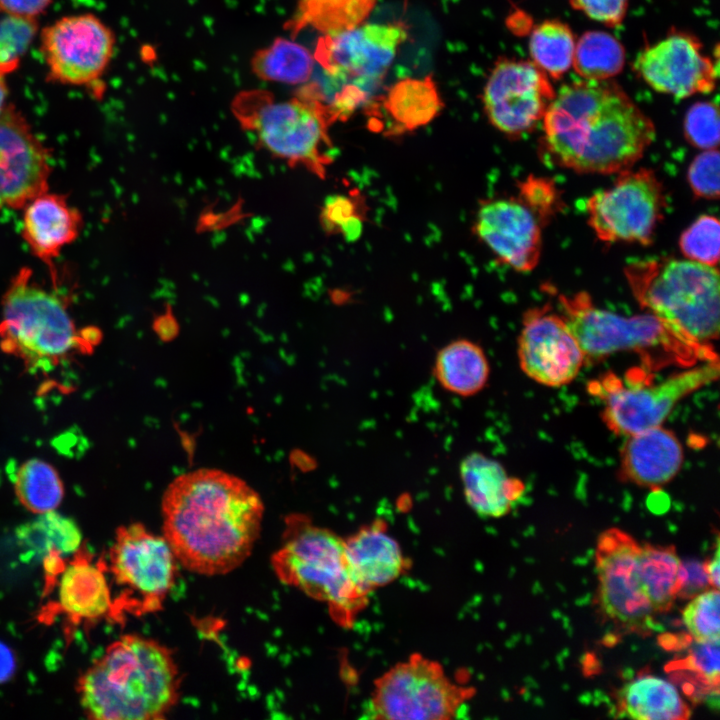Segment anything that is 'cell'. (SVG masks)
Here are the masks:
<instances>
[{
  "label": "cell",
  "mask_w": 720,
  "mask_h": 720,
  "mask_svg": "<svg viewBox=\"0 0 720 720\" xmlns=\"http://www.w3.org/2000/svg\"><path fill=\"white\" fill-rule=\"evenodd\" d=\"M517 354L526 376L548 387L572 382L586 361L563 316L546 307L524 314Z\"/></svg>",
  "instance_id": "17"
},
{
  "label": "cell",
  "mask_w": 720,
  "mask_h": 720,
  "mask_svg": "<svg viewBox=\"0 0 720 720\" xmlns=\"http://www.w3.org/2000/svg\"><path fill=\"white\" fill-rule=\"evenodd\" d=\"M282 544L271 563L279 580L328 606L333 620L351 627L367 606L369 594L350 572L344 538L302 514L285 520Z\"/></svg>",
  "instance_id": "5"
},
{
  "label": "cell",
  "mask_w": 720,
  "mask_h": 720,
  "mask_svg": "<svg viewBox=\"0 0 720 720\" xmlns=\"http://www.w3.org/2000/svg\"><path fill=\"white\" fill-rule=\"evenodd\" d=\"M719 602L718 589H707L691 598L683 610V623L695 641L719 639Z\"/></svg>",
  "instance_id": "40"
},
{
  "label": "cell",
  "mask_w": 720,
  "mask_h": 720,
  "mask_svg": "<svg viewBox=\"0 0 720 720\" xmlns=\"http://www.w3.org/2000/svg\"><path fill=\"white\" fill-rule=\"evenodd\" d=\"M473 232L503 264L518 272H530L538 264L541 223L519 198L482 201Z\"/></svg>",
  "instance_id": "20"
},
{
  "label": "cell",
  "mask_w": 720,
  "mask_h": 720,
  "mask_svg": "<svg viewBox=\"0 0 720 720\" xmlns=\"http://www.w3.org/2000/svg\"><path fill=\"white\" fill-rule=\"evenodd\" d=\"M177 559L163 535L148 531L142 524L120 527L110 549V565L119 585L139 597L142 612L159 610L172 588Z\"/></svg>",
  "instance_id": "16"
},
{
  "label": "cell",
  "mask_w": 720,
  "mask_h": 720,
  "mask_svg": "<svg viewBox=\"0 0 720 720\" xmlns=\"http://www.w3.org/2000/svg\"><path fill=\"white\" fill-rule=\"evenodd\" d=\"M377 0H299L288 26L296 35L312 28L323 35L345 31L365 23Z\"/></svg>",
  "instance_id": "31"
},
{
  "label": "cell",
  "mask_w": 720,
  "mask_h": 720,
  "mask_svg": "<svg viewBox=\"0 0 720 720\" xmlns=\"http://www.w3.org/2000/svg\"><path fill=\"white\" fill-rule=\"evenodd\" d=\"M629 0H570L572 7L609 27L620 25Z\"/></svg>",
  "instance_id": "44"
},
{
  "label": "cell",
  "mask_w": 720,
  "mask_h": 720,
  "mask_svg": "<svg viewBox=\"0 0 720 720\" xmlns=\"http://www.w3.org/2000/svg\"><path fill=\"white\" fill-rule=\"evenodd\" d=\"M719 152L704 150L688 168V182L693 193L707 200L719 198Z\"/></svg>",
  "instance_id": "43"
},
{
  "label": "cell",
  "mask_w": 720,
  "mask_h": 720,
  "mask_svg": "<svg viewBox=\"0 0 720 720\" xmlns=\"http://www.w3.org/2000/svg\"><path fill=\"white\" fill-rule=\"evenodd\" d=\"M617 717L638 720H685L691 709L676 686L658 676L642 674L616 694Z\"/></svg>",
  "instance_id": "25"
},
{
  "label": "cell",
  "mask_w": 720,
  "mask_h": 720,
  "mask_svg": "<svg viewBox=\"0 0 720 720\" xmlns=\"http://www.w3.org/2000/svg\"><path fill=\"white\" fill-rule=\"evenodd\" d=\"M364 210L359 197L336 194L329 196L320 211V223L329 234H339L347 241L357 240L363 230Z\"/></svg>",
  "instance_id": "37"
},
{
  "label": "cell",
  "mask_w": 720,
  "mask_h": 720,
  "mask_svg": "<svg viewBox=\"0 0 720 720\" xmlns=\"http://www.w3.org/2000/svg\"><path fill=\"white\" fill-rule=\"evenodd\" d=\"M179 672L170 651L139 635L111 643L78 680L81 706L97 720H157L176 704Z\"/></svg>",
  "instance_id": "3"
},
{
  "label": "cell",
  "mask_w": 720,
  "mask_h": 720,
  "mask_svg": "<svg viewBox=\"0 0 720 720\" xmlns=\"http://www.w3.org/2000/svg\"><path fill=\"white\" fill-rule=\"evenodd\" d=\"M407 37L400 23H363L319 39L315 61L338 87L324 104L333 122L346 119L368 102Z\"/></svg>",
  "instance_id": "8"
},
{
  "label": "cell",
  "mask_w": 720,
  "mask_h": 720,
  "mask_svg": "<svg viewBox=\"0 0 720 720\" xmlns=\"http://www.w3.org/2000/svg\"><path fill=\"white\" fill-rule=\"evenodd\" d=\"M8 73L0 67V113L4 110V108L7 106V97H8V86L5 80V76Z\"/></svg>",
  "instance_id": "50"
},
{
  "label": "cell",
  "mask_w": 720,
  "mask_h": 720,
  "mask_svg": "<svg viewBox=\"0 0 720 720\" xmlns=\"http://www.w3.org/2000/svg\"><path fill=\"white\" fill-rule=\"evenodd\" d=\"M54 0H0V13L27 18H36Z\"/></svg>",
  "instance_id": "46"
},
{
  "label": "cell",
  "mask_w": 720,
  "mask_h": 720,
  "mask_svg": "<svg viewBox=\"0 0 720 720\" xmlns=\"http://www.w3.org/2000/svg\"><path fill=\"white\" fill-rule=\"evenodd\" d=\"M559 302L585 360H600L617 352H636L650 360L658 352L672 362L691 366L718 358L712 346L684 341L650 313L621 316L597 307L586 292L560 295Z\"/></svg>",
  "instance_id": "7"
},
{
  "label": "cell",
  "mask_w": 720,
  "mask_h": 720,
  "mask_svg": "<svg viewBox=\"0 0 720 720\" xmlns=\"http://www.w3.org/2000/svg\"><path fill=\"white\" fill-rule=\"evenodd\" d=\"M684 453L676 435L662 425L627 436L619 476L640 487L659 488L680 471Z\"/></svg>",
  "instance_id": "22"
},
{
  "label": "cell",
  "mask_w": 720,
  "mask_h": 720,
  "mask_svg": "<svg viewBox=\"0 0 720 720\" xmlns=\"http://www.w3.org/2000/svg\"><path fill=\"white\" fill-rule=\"evenodd\" d=\"M625 64V49L617 38L604 31H588L575 45L572 68L584 80H607Z\"/></svg>",
  "instance_id": "35"
},
{
  "label": "cell",
  "mask_w": 720,
  "mask_h": 720,
  "mask_svg": "<svg viewBox=\"0 0 720 720\" xmlns=\"http://www.w3.org/2000/svg\"><path fill=\"white\" fill-rule=\"evenodd\" d=\"M62 610L78 619H97L111 607L110 589L103 570L96 564L76 559L62 571L58 582Z\"/></svg>",
  "instance_id": "26"
},
{
  "label": "cell",
  "mask_w": 720,
  "mask_h": 720,
  "mask_svg": "<svg viewBox=\"0 0 720 720\" xmlns=\"http://www.w3.org/2000/svg\"><path fill=\"white\" fill-rule=\"evenodd\" d=\"M14 489L19 502L35 514L56 510L64 496L57 470L38 458L29 459L18 467Z\"/></svg>",
  "instance_id": "34"
},
{
  "label": "cell",
  "mask_w": 720,
  "mask_h": 720,
  "mask_svg": "<svg viewBox=\"0 0 720 720\" xmlns=\"http://www.w3.org/2000/svg\"><path fill=\"white\" fill-rule=\"evenodd\" d=\"M314 65V55L306 47L286 38L258 50L251 61L260 79L293 85L309 81Z\"/></svg>",
  "instance_id": "33"
},
{
  "label": "cell",
  "mask_w": 720,
  "mask_h": 720,
  "mask_svg": "<svg viewBox=\"0 0 720 720\" xmlns=\"http://www.w3.org/2000/svg\"><path fill=\"white\" fill-rule=\"evenodd\" d=\"M18 544L29 559L50 561L75 553L82 542L76 523L58 512L50 511L16 530Z\"/></svg>",
  "instance_id": "29"
},
{
  "label": "cell",
  "mask_w": 720,
  "mask_h": 720,
  "mask_svg": "<svg viewBox=\"0 0 720 720\" xmlns=\"http://www.w3.org/2000/svg\"><path fill=\"white\" fill-rule=\"evenodd\" d=\"M519 199L534 213L541 225L560 208V198L554 184L541 177L528 176L519 185Z\"/></svg>",
  "instance_id": "42"
},
{
  "label": "cell",
  "mask_w": 720,
  "mask_h": 720,
  "mask_svg": "<svg viewBox=\"0 0 720 720\" xmlns=\"http://www.w3.org/2000/svg\"><path fill=\"white\" fill-rule=\"evenodd\" d=\"M115 49L112 30L92 14L65 16L41 32L48 78L67 85L98 81Z\"/></svg>",
  "instance_id": "14"
},
{
  "label": "cell",
  "mask_w": 720,
  "mask_h": 720,
  "mask_svg": "<svg viewBox=\"0 0 720 720\" xmlns=\"http://www.w3.org/2000/svg\"><path fill=\"white\" fill-rule=\"evenodd\" d=\"M459 476L466 503L481 518L507 515L525 490L500 462L477 451L462 459Z\"/></svg>",
  "instance_id": "24"
},
{
  "label": "cell",
  "mask_w": 720,
  "mask_h": 720,
  "mask_svg": "<svg viewBox=\"0 0 720 720\" xmlns=\"http://www.w3.org/2000/svg\"><path fill=\"white\" fill-rule=\"evenodd\" d=\"M719 361L709 359L672 374L657 384L624 387L606 380L602 420L616 435L629 436L661 426L688 395L714 382Z\"/></svg>",
  "instance_id": "12"
},
{
  "label": "cell",
  "mask_w": 720,
  "mask_h": 720,
  "mask_svg": "<svg viewBox=\"0 0 720 720\" xmlns=\"http://www.w3.org/2000/svg\"><path fill=\"white\" fill-rule=\"evenodd\" d=\"M22 233L32 253L47 265L79 235L80 212L62 195L48 190L37 195L24 207Z\"/></svg>",
  "instance_id": "23"
},
{
  "label": "cell",
  "mask_w": 720,
  "mask_h": 720,
  "mask_svg": "<svg viewBox=\"0 0 720 720\" xmlns=\"http://www.w3.org/2000/svg\"><path fill=\"white\" fill-rule=\"evenodd\" d=\"M474 692V688L451 680L441 663L414 653L374 680L365 716L384 720L461 718Z\"/></svg>",
  "instance_id": "10"
},
{
  "label": "cell",
  "mask_w": 720,
  "mask_h": 720,
  "mask_svg": "<svg viewBox=\"0 0 720 720\" xmlns=\"http://www.w3.org/2000/svg\"><path fill=\"white\" fill-rule=\"evenodd\" d=\"M15 657L8 646L0 642V683L7 681L15 671Z\"/></svg>",
  "instance_id": "47"
},
{
  "label": "cell",
  "mask_w": 720,
  "mask_h": 720,
  "mask_svg": "<svg viewBox=\"0 0 720 720\" xmlns=\"http://www.w3.org/2000/svg\"><path fill=\"white\" fill-rule=\"evenodd\" d=\"M163 536L178 563L197 574H227L251 554L264 505L241 478L202 468L177 476L161 499Z\"/></svg>",
  "instance_id": "1"
},
{
  "label": "cell",
  "mask_w": 720,
  "mask_h": 720,
  "mask_svg": "<svg viewBox=\"0 0 720 720\" xmlns=\"http://www.w3.org/2000/svg\"><path fill=\"white\" fill-rule=\"evenodd\" d=\"M1 303L0 346L32 371H49L100 337L96 329L77 330L64 300L28 268L11 280Z\"/></svg>",
  "instance_id": "6"
},
{
  "label": "cell",
  "mask_w": 720,
  "mask_h": 720,
  "mask_svg": "<svg viewBox=\"0 0 720 720\" xmlns=\"http://www.w3.org/2000/svg\"><path fill=\"white\" fill-rule=\"evenodd\" d=\"M433 374L444 390L470 397L487 385L490 366L480 345L468 339H457L437 352Z\"/></svg>",
  "instance_id": "27"
},
{
  "label": "cell",
  "mask_w": 720,
  "mask_h": 720,
  "mask_svg": "<svg viewBox=\"0 0 720 720\" xmlns=\"http://www.w3.org/2000/svg\"><path fill=\"white\" fill-rule=\"evenodd\" d=\"M555 93L549 77L532 61L503 58L486 81L482 102L489 122L515 138L543 120Z\"/></svg>",
  "instance_id": "15"
},
{
  "label": "cell",
  "mask_w": 720,
  "mask_h": 720,
  "mask_svg": "<svg viewBox=\"0 0 720 720\" xmlns=\"http://www.w3.org/2000/svg\"><path fill=\"white\" fill-rule=\"evenodd\" d=\"M679 246L686 259L716 267L719 262L720 225L716 217L702 215L680 236Z\"/></svg>",
  "instance_id": "38"
},
{
  "label": "cell",
  "mask_w": 720,
  "mask_h": 720,
  "mask_svg": "<svg viewBox=\"0 0 720 720\" xmlns=\"http://www.w3.org/2000/svg\"><path fill=\"white\" fill-rule=\"evenodd\" d=\"M681 560L672 545H640L638 577L641 587L654 611H669L679 588Z\"/></svg>",
  "instance_id": "30"
},
{
  "label": "cell",
  "mask_w": 720,
  "mask_h": 720,
  "mask_svg": "<svg viewBox=\"0 0 720 720\" xmlns=\"http://www.w3.org/2000/svg\"><path fill=\"white\" fill-rule=\"evenodd\" d=\"M542 121L545 154L578 173L630 169L656 136L652 120L611 79L563 85Z\"/></svg>",
  "instance_id": "2"
},
{
  "label": "cell",
  "mask_w": 720,
  "mask_h": 720,
  "mask_svg": "<svg viewBox=\"0 0 720 720\" xmlns=\"http://www.w3.org/2000/svg\"><path fill=\"white\" fill-rule=\"evenodd\" d=\"M50 152L14 105L0 113V210L19 209L48 190Z\"/></svg>",
  "instance_id": "18"
},
{
  "label": "cell",
  "mask_w": 720,
  "mask_h": 720,
  "mask_svg": "<svg viewBox=\"0 0 720 720\" xmlns=\"http://www.w3.org/2000/svg\"><path fill=\"white\" fill-rule=\"evenodd\" d=\"M442 108L443 101L431 76L399 80L383 99V109L398 133L428 125Z\"/></svg>",
  "instance_id": "28"
},
{
  "label": "cell",
  "mask_w": 720,
  "mask_h": 720,
  "mask_svg": "<svg viewBox=\"0 0 720 720\" xmlns=\"http://www.w3.org/2000/svg\"><path fill=\"white\" fill-rule=\"evenodd\" d=\"M709 586L703 563L694 560L681 561L677 597L691 599Z\"/></svg>",
  "instance_id": "45"
},
{
  "label": "cell",
  "mask_w": 720,
  "mask_h": 720,
  "mask_svg": "<svg viewBox=\"0 0 720 720\" xmlns=\"http://www.w3.org/2000/svg\"><path fill=\"white\" fill-rule=\"evenodd\" d=\"M233 109L263 148L293 165L324 177L333 158L328 127L332 123L322 104L305 89L295 98L276 101L265 92L241 94Z\"/></svg>",
  "instance_id": "9"
},
{
  "label": "cell",
  "mask_w": 720,
  "mask_h": 720,
  "mask_svg": "<svg viewBox=\"0 0 720 720\" xmlns=\"http://www.w3.org/2000/svg\"><path fill=\"white\" fill-rule=\"evenodd\" d=\"M640 544L619 528L603 531L595 550L599 603L603 613L625 632L641 636L656 630L657 614L638 577Z\"/></svg>",
  "instance_id": "13"
},
{
  "label": "cell",
  "mask_w": 720,
  "mask_h": 720,
  "mask_svg": "<svg viewBox=\"0 0 720 720\" xmlns=\"http://www.w3.org/2000/svg\"><path fill=\"white\" fill-rule=\"evenodd\" d=\"M684 133L693 146L710 150L719 144L718 107L712 101H701L692 105L684 118Z\"/></svg>",
  "instance_id": "41"
},
{
  "label": "cell",
  "mask_w": 720,
  "mask_h": 720,
  "mask_svg": "<svg viewBox=\"0 0 720 720\" xmlns=\"http://www.w3.org/2000/svg\"><path fill=\"white\" fill-rule=\"evenodd\" d=\"M719 639L695 641L685 655L666 666L680 680L683 691L694 701L719 696Z\"/></svg>",
  "instance_id": "32"
},
{
  "label": "cell",
  "mask_w": 720,
  "mask_h": 720,
  "mask_svg": "<svg viewBox=\"0 0 720 720\" xmlns=\"http://www.w3.org/2000/svg\"><path fill=\"white\" fill-rule=\"evenodd\" d=\"M155 329L160 336H171L176 331V321L171 314L166 313L156 320Z\"/></svg>",
  "instance_id": "49"
},
{
  "label": "cell",
  "mask_w": 720,
  "mask_h": 720,
  "mask_svg": "<svg viewBox=\"0 0 720 720\" xmlns=\"http://www.w3.org/2000/svg\"><path fill=\"white\" fill-rule=\"evenodd\" d=\"M38 32L36 18L5 15L0 19V67L16 70Z\"/></svg>",
  "instance_id": "39"
},
{
  "label": "cell",
  "mask_w": 720,
  "mask_h": 720,
  "mask_svg": "<svg viewBox=\"0 0 720 720\" xmlns=\"http://www.w3.org/2000/svg\"><path fill=\"white\" fill-rule=\"evenodd\" d=\"M624 275L634 298L684 341L711 346L719 335L718 269L669 257L632 262Z\"/></svg>",
  "instance_id": "4"
},
{
  "label": "cell",
  "mask_w": 720,
  "mask_h": 720,
  "mask_svg": "<svg viewBox=\"0 0 720 720\" xmlns=\"http://www.w3.org/2000/svg\"><path fill=\"white\" fill-rule=\"evenodd\" d=\"M691 34L671 32L636 57L634 69L654 90L677 98L713 91L718 62Z\"/></svg>",
  "instance_id": "19"
},
{
  "label": "cell",
  "mask_w": 720,
  "mask_h": 720,
  "mask_svg": "<svg viewBox=\"0 0 720 720\" xmlns=\"http://www.w3.org/2000/svg\"><path fill=\"white\" fill-rule=\"evenodd\" d=\"M345 554L353 579L367 594L397 580L410 568V560L383 520H375L344 538Z\"/></svg>",
  "instance_id": "21"
},
{
  "label": "cell",
  "mask_w": 720,
  "mask_h": 720,
  "mask_svg": "<svg viewBox=\"0 0 720 720\" xmlns=\"http://www.w3.org/2000/svg\"><path fill=\"white\" fill-rule=\"evenodd\" d=\"M575 38L572 30L558 20L536 26L529 39L532 62L549 78L560 79L572 68Z\"/></svg>",
  "instance_id": "36"
},
{
  "label": "cell",
  "mask_w": 720,
  "mask_h": 720,
  "mask_svg": "<svg viewBox=\"0 0 720 720\" xmlns=\"http://www.w3.org/2000/svg\"><path fill=\"white\" fill-rule=\"evenodd\" d=\"M618 174L610 187L587 200L588 223L601 241L648 245L665 209L662 183L647 168Z\"/></svg>",
  "instance_id": "11"
},
{
  "label": "cell",
  "mask_w": 720,
  "mask_h": 720,
  "mask_svg": "<svg viewBox=\"0 0 720 720\" xmlns=\"http://www.w3.org/2000/svg\"><path fill=\"white\" fill-rule=\"evenodd\" d=\"M719 560H720L719 559V539L717 537L714 555L711 558H709L708 560H706L705 562H703V566H704L705 572L707 574L710 586H712L713 588H716V589L719 588V576H720Z\"/></svg>",
  "instance_id": "48"
}]
</instances>
